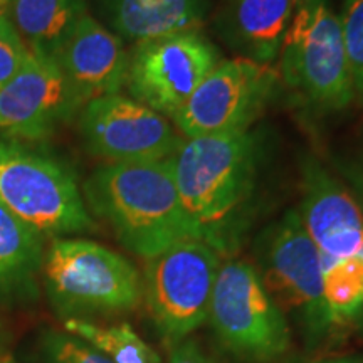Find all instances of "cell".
Wrapping results in <instances>:
<instances>
[{
	"label": "cell",
	"instance_id": "9a60e30c",
	"mask_svg": "<svg viewBox=\"0 0 363 363\" xmlns=\"http://www.w3.org/2000/svg\"><path fill=\"white\" fill-rule=\"evenodd\" d=\"M116 34L133 40L201 29L206 0H99Z\"/></svg>",
	"mask_w": 363,
	"mask_h": 363
},
{
	"label": "cell",
	"instance_id": "2e32d148",
	"mask_svg": "<svg viewBox=\"0 0 363 363\" xmlns=\"http://www.w3.org/2000/svg\"><path fill=\"white\" fill-rule=\"evenodd\" d=\"M234 43L242 57L272 65L291 24L298 0H230Z\"/></svg>",
	"mask_w": 363,
	"mask_h": 363
},
{
	"label": "cell",
	"instance_id": "6da1fadb",
	"mask_svg": "<svg viewBox=\"0 0 363 363\" xmlns=\"http://www.w3.org/2000/svg\"><path fill=\"white\" fill-rule=\"evenodd\" d=\"M84 195L118 240L143 259L182 240H203L177 190L170 158L106 163L86 182Z\"/></svg>",
	"mask_w": 363,
	"mask_h": 363
},
{
	"label": "cell",
	"instance_id": "4fadbf2b",
	"mask_svg": "<svg viewBox=\"0 0 363 363\" xmlns=\"http://www.w3.org/2000/svg\"><path fill=\"white\" fill-rule=\"evenodd\" d=\"M81 104L56 59L29 51L17 74L0 88V128L27 140L45 138Z\"/></svg>",
	"mask_w": 363,
	"mask_h": 363
},
{
	"label": "cell",
	"instance_id": "cb8c5ba5",
	"mask_svg": "<svg viewBox=\"0 0 363 363\" xmlns=\"http://www.w3.org/2000/svg\"><path fill=\"white\" fill-rule=\"evenodd\" d=\"M316 363H363V358H360V357H338V358H328V360H321Z\"/></svg>",
	"mask_w": 363,
	"mask_h": 363
},
{
	"label": "cell",
	"instance_id": "7c38bea8",
	"mask_svg": "<svg viewBox=\"0 0 363 363\" xmlns=\"http://www.w3.org/2000/svg\"><path fill=\"white\" fill-rule=\"evenodd\" d=\"M81 133L108 163L169 160L185 140L169 118L120 93L86 103Z\"/></svg>",
	"mask_w": 363,
	"mask_h": 363
},
{
	"label": "cell",
	"instance_id": "44dd1931",
	"mask_svg": "<svg viewBox=\"0 0 363 363\" xmlns=\"http://www.w3.org/2000/svg\"><path fill=\"white\" fill-rule=\"evenodd\" d=\"M49 363H113L101 352L69 333L51 331L45 337Z\"/></svg>",
	"mask_w": 363,
	"mask_h": 363
},
{
	"label": "cell",
	"instance_id": "ba28073f",
	"mask_svg": "<svg viewBox=\"0 0 363 363\" xmlns=\"http://www.w3.org/2000/svg\"><path fill=\"white\" fill-rule=\"evenodd\" d=\"M278 59L281 78L316 106L343 110L355 99L342 21L326 0H298Z\"/></svg>",
	"mask_w": 363,
	"mask_h": 363
},
{
	"label": "cell",
	"instance_id": "8992f818",
	"mask_svg": "<svg viewBox=\"0 0 363 363\" xmlns=\"http://www.w3.org/2000/svg\"><path fill=\"white\" fill-rule=\"evenodd\" d=\"M207 323L222 348L247 363H271L289 352L293 330L251 262L220 264Z\"/></svg>",
	"mask_w": 363,
	"mask_h": 363
},
{
	"label": "cell",
	"instance_id": "83f0119b",
	"mask_svg": "<svg viewBox=\"0 0 363 363\" xmlns=\"http://www.w3.org/2000/svg\"><path fill=\"white\" fill-rule=\"evenodd\" d=\"M0 19H2V17H0Z\"/></svg>",
	"mask_w": 363,
	"mask_h": 363
},
{
	"label": "cell",
	"instance_id": "277c9868",
	"mask_svg": "<svg viewBox=\"0 0 363 363\" xmlns=\"http://www.w3.org/2000/svg\"><path fill=\"white\" fill-rule=\"evenodd\" d=\"M256 271L303 340L315 347L335 325L325 298L320 257L298 211H291L267 227L256 246Z\"/></svg>",
	"mask_w": 363,
	"mask_h": 363
},
{
	"label": "cell",
	"instance_id": "d4e9b609",
	"mask_svg": "<svg viewBox=\"0 0 363 363\" xmlns=\"http://www.w3.org/2000/svg\"><path fill=\"white\" fill-rule=\"evenodd\" d=\"M4 363H13V360H11V358H4Z\"/></svg>",
	"mask_w": 363,
	"mask_h": 363
},
{
	"label": "cell",
	"instance_id": "7a4b0ae2",
	"mask_svg": "<svg viewBox=\"0 0 363 363\" xmlns=\"http://www.w3.org/2000/svg\"><path fill=\"white\" fill-rule=\"evenodd\" d=\"M170 167L203 240L219 254L233 251L256 177V145L249 131L184 140Z\"/></svg>",
	"mask_w": 363,
	"mask_h": 363
},
{
	"label": "cell",
	"instance_id": "30bf717a",
	"mask_svg": "<svg viewBox=\"0 0 363 363\" xmlns=\"http://www.w3.org/2000/svg\"><path fill=\"white\" fill-rule=\"evenodd\" d=\"M222 61L201 29L169 34L135 44L125 84L130 98L172 121Z\"/></svg>",
	"mask_w": 363,
	"mask_h": 363
},
{
	"label": "cell",
	"instance_id": "5b68a950",
	"mask_svg": "<svg viewBox=\"0 0 363 363\" xmlns=\"http://www.w3.org/2000/svg\"><path fill=\"white\" fill-rule=\"evenodd\" d=\"M43 271L54 306L67 318L135 310L143 298L136 267L111 249L84 239H54Z\"/></svg>",
	"mask_w": 363,
	"mask_h": 363
},
{
	"label": "cell",
	"instance_id": "484cf974",
	"mask_svg": "<svg viewBox=\"0 0 363 363\" xmlns=\"http://www.w3.org/2000/svg\"><path fill=\"white\" fill-rule=\"evenodd\" d=\"M0 363H4V358L2 357H0Z\"/></svg>",
	"mask_w": 363,
	"mask_h": 363
},
{
	"label": "cell",
	"instance_id": "e0dca14e",
	"mask_svg": "<svg viewBox=\"0 0 363 363\" xmlns=\"http://www.w3.org/2000/svg\"><path fill=\"white\" fill-rule=\"evenodd\" d=\"M13 27L29 51L56 59L83 13L84 0H12Z\"/></svg>",
	"mask_w": 363,
	"mask_h": 363
},
{
	"label": "cell",
	"instance_id": "3957f363",
	"mask_svg": "<svg viewBox=\"0 0 363 363\" xmlns=\"http://www.w3.org/2000/svg\"><path fill=\"white\" fill-rule=\"evenodd\" d=\"M298 214L318 251L335 325L357 320L363 315V207L311 163L305 172Z\"/></svg>",
	"mask_w": 363,
	"mask_h": 363
},
{
	"label": "cell",
	"instance_id": "ffe728a7",
	"mask_svg": "<svg viewBox=\"0 0 363 363\" xmlns=\"http://www.w3.org/2000/svg\"><path fill=\"white\" fill-rule=\"evenodd\" d=\"M340 21L353 91L363 103V0H345Z\"/></svg>",
	"mask_w": 363,
	"mask_h": 363
},
{
	"label": "cell",
	"instance_id": "d6986e66",
	"mask_svg": "<svg viewBox=\"0 0 363 363\" xmlns=\"http://www.w3.org/2000/svg\"><path fill=\"white\" fill-rule=\"evenodd\" d=\"M66 333L101 352L113 363H163L158 353L130 325H98L83 318H66Z\"/></svg>",
	"mask_w": 363,
	"mask_h": 363
},
{
	"label": "cell",
	"instance_id": "8fae6325",
	"mask_svg": "<svg viewBox=\"0 0 363 363\" xmlns=\"http://www.w3.org/2000/svg\"><path fill=\"white\" fill-rule=\"evenodd\" d=\"M278 76L272 65L242 56L224 59L172 123L185 140L247 131L269 101Z\"/></svg>",
	"mask_w": 363,
	"mask_h": 363
},
{
	"label": "cell",
	"instance_id": "4316f807",
	"mask_svg": "<svg viewBox=\"0 0 363 363\" xmlns=\"http://www.w3.org/2000/svg\"><path fill=\"white\" fill-rule=\"evenodd\" d=\"M362 192H363V179H362Z\"/></svg>",
	"mask_w": 363,
	"mask_h": 363
},
{
	"label": "cell",
	"instance_id": "603a6c76",
	"mask_svg": "<svg viewBox=\"0 0 363 363\" xmlns=\"http://www.w3.org/2000/svg\"><path fill=\"white\" fill-rule=\"evenodd\" d=\"M165 363H216L194 338L180 340L169 345V357Z\"/></svg>",
	"mask_w": 363,
	"mask_h": 363
},
{
	"label": "cell",
	"instance_id": "52a82bcc",
	"mask_svg": "<svg viewBox=\"0 0 363 363\" xmlns=\"http://www.w3.org/2000/svg\"><path fill=\"white\" fill-rule=\"evenodd\" d=\"M0 203L43 238L94 227L74 175L52 158L7 140H0Z\"/></svg>",
	"mask_w": 363,
	"mask_h": 363
},
{
	"label": "cell",
	"instance_id": "9c48e42d",
	"mask_svg": "<svg viewBox=\"0 0 363 363\" xmlns=\"http://www.w3.org/2000/svg\"><path fill=\"white\" fill-rule=\"evenodd\" d=\"M145 261L143 296L158 335L167 345L190 338L207 323L220 254L189 239Z\"/></svg>",
	"mask_w": 363,
	"mask_h": 363
},
{
	"label": "cell",
	"instance_id": "ac0fdd59",
	"mask_svg": "<svg viewBox=\"0 0 363 363\" xmlns=\"http://www.w3.org/2000/svg\"><path fill=\"white\" fill-rule=\"evenodd\" d=\"M43 239L0 203V298L33 286L44 262Z\"/></svg>",
	"mask_w": 363,
	"mask_h": 363
},
{
	"label": "cell",
	"instance_id": "7402d4cb",
	"mask_svg": "<svg viewBox=\"0 0 363 363\" xmlns=\"http://www.w3.org/2000/svg\"><path fill=\"white\" fill-rule=\"evenodd\" d=\"M29 49L7 17L0 19V88L6 86L24 65Z\"/></svg>",
	"mask_w": 363,
	"mask_h": 363
},
{
	"label": "cell",
	"instance_id": "5bb4252c",
	"mask_svg": "<svg viewBox=\"0 0 363 363\" xmlns=\"http://www.w3.org/2000/svg\"><path fill=\"white\" fill-rule=\"evenodd\" d=\"M128 57L121 39L88 12L79 17L56 54L81 103L120 93L126 83Z\"/></svg>",
	"mask_w": 363,
	"mask_h": 363
}]
</instances>
